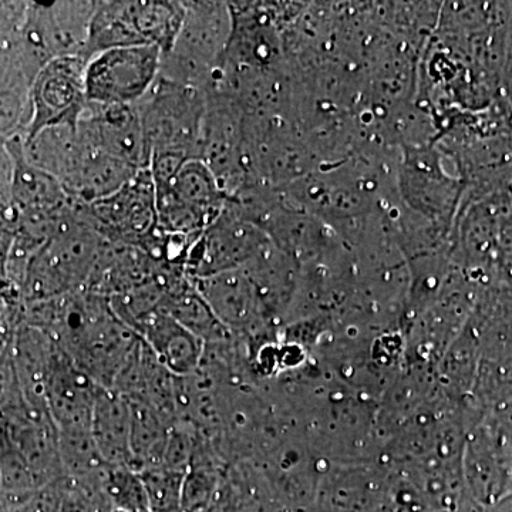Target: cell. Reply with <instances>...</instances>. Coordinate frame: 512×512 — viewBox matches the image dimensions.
I'll use <instances>...</instances> for the list:
<instances>
[{
    "mask_svg": "<svg viewBox=\"0 0 512 512\" xmlns=\"http://www.w3.org/2000/svg\"><path fill=\"white\" fill-rule=\"evenodd\" d=\"M23 141L19 136L8 141L13 204L22 217H57L69 208L72 200L55 177L29 163Z\"/></svg>",
    "mask_w": 512,
    "mask_h": 512,
    "instance_id": "obj_10",
    "label": "cell"
},
{
    "mask_svg": "<svg viewBox=\"0 0 512 512\" xmlns=\"http://www.w3.org/2000/svg\"><path fill=\"white\" fill-rule=\"evenodd\" d=\"M184 8L183 25L163 55L160 76L205 93L227 52L231 10L227 2H184Z\"/></svg>",
    "mask_w": 512,
    "mask_h": 512,
    "instance_id": "obj_1",
    "label": "cell"
},
{
    "mask_svg": "<svg viewBox=\"0 0 512 512\" xmlns=\"http://www.w3.org/2000/svg\"><path fill=\"white\" fill-rule=\"evenodd\" d=\"M99 389V384L74 365L60 348L57 349L46 392L47 407L57 431L92 430Z\"/></svg>",
    "mask_w": 512,
    "mask_h": 512,
    "instance_id": "obj_9",
    "label": "cell"
},
{
    "mask_svg": "<svg viewBox=\"0 0 512 512\" xmlns=\"http://www.w3.org/2000/svg\"><path fill=\"white\" fill-rule=\"evenodd\" d=\"M163 312L204 340L205 345L224 342L234 336L215 316L211 306L185 272L174 276L168 285Z\"/></svg>",
    "mask_w": 512,
    "mask_h": 512,
    "instance_id": "obj_15",
    "label": "cell"
},
{
    "mask_svg": "<svg viewBox=\"0 0 512 512\" xmlns=\"http://www.w3.org/2000/svg\"><path fill=\"white\" fill-rule=\"evenodd\" d=\"M113 512H150V511H120V510H113Z\"/></svg>",
    "mask_w": 512,
    "mask_h": 512,
    "instance_id": "obj_22",
    "label": "cell"
},
{
    "mask_svg": "<svg viewBox=\"0 0 512 512\" xmlns=\"http://www.w3.org/2000/svg\"><path fill=\"white\" fill-rule=\"evenodd\" d=\"M57 433L64 477L96 478L109 466L94 443L92 430H60Z\"/></svg>",
    "mask_w": 512,
    "mask_h": 512,
    "instance_id": "obj_17",
    "label": "cell"
},
{
    "mask_svg": "<svg viewBox=\"0 0 512 512\" xmlns=\"http://www.w3.org/2000/svg\"><path fill=\"white\" fill-rule=\"evenodd\" d=\"M19 326V319L12 312L3 309L0 313V359L8 353L12 346L13 335Z\"/></svg>",
    "mask_w": 512,
    "mask_h": 512,
    "instance_id": "obj_21",
    "label": "cell"
},
{
    "mask_svg": "<svg viewBox=\"0 0 512 512\" xmlns=\"http://www.w3.org/2000/svg\"><path fill=\"white\" fill-rule=\"evenodd\" d=\"M269 242L268 235L248 221L228 198L217 220L192 245L185 274L194 281L242 268Z\"/></svg>",
    "mask_w": 512,
    "mask_h": 512,
    "instance_id": "obj_4",
    "label": "cell"
},
{
    "mask_svg": "<svg viewBox=\"0 0 512 512\" xmlns=\"http://www.w3.org/2000/svg\"><path fill=\"white\" fill-rule=\"evenodd\" d=\"M131 409V456L140 471L163 464L165 448L175 424L143 403L128 402Z\"/></svg>",
    "mask_w": 512,
    "mask_h": 512,
    "instance_id": "obj_16",
    "label": "cell"
},
{
    "mask_svg": "<svg viewBox=\"0 0 512 512\" xmlns=\"http://www.w3.org/2000/svg\"><path fill=\"white\" fill-rule=\"evenodd\" d=\"M138 336L171 375L187 377L200 369L205 342L161 311L144 323Z\"/></svg>",
    "mask_w": 512,
    "mask_h": 512,
    "instance_id": "obj_12",
    "label": "cell"
},
{
    "mask_svg": "<svg viewBox=\"0 0 512 512\" xmlns=\"http://www.w3.org/2000/svg\"><path fill=\"white\" fill-rule=\"evenodd\" d=\"M100 485L113 510L148 511L146 488L134 468L107 466L101 473Z\"/></svg>",
    "mask_w": 512,
    "mask_h": 512,
    "instance_id": "obj_18",
    "label": "cell"
},
{
    "mask_svg": "<svg viewBox=\"0 0 512 512\" xmlns=\"http://www.w3.org/2000/svg\"><path fill=\"white\" fill-rule=\"evenodd\" d=\"M192 282L232 335L254 340L278 332L265 311L254 282L244 269H234Z\"/></svg>",
    "mask_w": 512,
    "mask_h": 512,
    "instance_id": "obj_7",
    "label": "cell"
},
{
    "mask_svg": "<svg viewBox=\"0 0 512 512\" xmlns=\"http://www.w3.org/2000/svg\"><path fill=\"white\" fill-rule=\"evenodd\" d=\"M146 134L150 158L154 154H178L200 158L207 99L197 87L158 76L143 100L136 104Z\"/></svg>",
    "mask_w": 512,
    "mask_h": 512,
    "instance_id": "obj_2",
    "label": "cell"
},
{
    "mask_svg": "<svg viewBox=\"0 0 512 512\" xmlns=\"http://www.w3.org/2000/svg\"><path fill=\"white\" fill-rule=\"evenodd\" d=\"M94 228L113 244L138 247L157 228L156 185L150 170H140L113 194L84 205Z\"/></svg>",
    "mask_w": 512,
    "mask_h": 512,
    "instance_id": "obj_5",
    "label": "cell"
},
{
    "mask_svg": "<svg viewBox=\"0 0 512 512\" xmlns=\"http://www.w3.org/2000/svg\"><path fill=\"white\" fill-rule=\"evenodd\" d=\"M163 52L154 46L120 47L97 53L87 62V101L100 106H136L161 72Z\"/></svg>",
    "mask_w": 512,
    "mask_h": 512,
    "instance_id": "obj_3",
    "label": "cell"
},
{
    "mask_svg": "<svg viewBox=\"0 0 512 512\" xmlns=\"http://www.w3.org/2000/svg\"><path fill=\"white\" fill-rule=\"evenodd\" d=\"M87 60L82 56H64L47 62L30 86V121L26 138L43 128L79 121L87 106Z\"/></svg>",
    "mask_w": 512,
    "mask_h": 512,
    "instance_id": "obj_6",
    "label": "cell"
},
{
    "mask_svg": "<svg viewBox=\"0 0 512 512\" xmlns=\"http://www.w3.org/2000/svg\"><path fill=\"white\" fill-rule=\"evenodd\" d=\"M77 127L97 150L136 170L148 168L150 150L137 106H100L87 101Z\"/></svg>",
    "mask_w": 512,
    "mask_h": 512,
    "instance_id": "obj_8",
    "label": "cell"
},
{
    "mask_svg": "<svg viewBox=\"0 0 512 512\" xmlns=\"http://www.w3.org/2000/svg\"><path fill=\"white\" fill-rule=\"evenodd\" d=\"M94 443L109 466L133 468L131 409L126 397L100 386L92 417Z\"/></svg>",
    "mask_w": 512,
    "mask_h": 512,
    "instance_id": "obj_13",
    "label": "cell"
},
{
    "mask_svg": "<svg viewBox=\"0 0 512 512\" xmlns=\"http://www.w3.org/2000/svg\"><path fill=\"white\" fill-rule=\"evenodd\" d=\"M146 488L148 511L183 512V484L185 471L164 466L140 471Z\"/></svg>",
    "mask_w": 512,
    "mask_h": 512,
    "instance_id": "obj_19",
    "label": "cell"
},
{
    "mask_svg": "<svg viewBox=\"0 0 512 512\" xmlns=\"http://www.w3.org/2000/svg\"><path fill=\"white\" fill-rule=\"evenodd\" d=\"M157 194H167L181 207L210 227L224 210L228 195L207 164L200 158L188 160L174 180L165 187L156 188Z\"/></svg>",
    "mask_w": 512,
    "mask_h": 512,
    "instance_id": "obj_14",
    "label": "cell"
},
{
    "mask_svg": "<svg viewBox=\"0 0 512 512\" xmlns=\"http://www.w3.org/2000/svg\"><path fill=\"white\" fill-rule=\"evenodd\" d=\"M55 340L45 330L20 323L12 340V357L23 397L29 406L49 413L47 382L57 353Z\"/></svg>",
    "mask_w": 512,
    "mask_h": 512,
    "instance_id": "obj_11",
    "label": "cell"
},
{
    "mask_svg": "<svg viewBox=\"0 0 512 512\" xmlns=\"http://www.w3.org/2000/svg\"><path fill=\"white\" fill-rule=\"evenodd\" d=\"M23 402L25 397H23L22 386L13 362L12 346H10L8 353L0 359V413L13 409Z\"/></svg>",
    "mask_w": 512,
    "mask_h": 512,
    "instance_id": "obj_20",
    "label": "cell"
}]
</instances>
